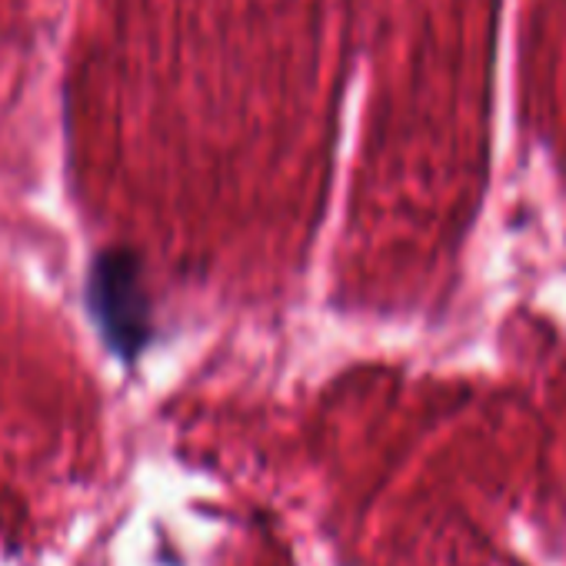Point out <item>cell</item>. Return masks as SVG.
<instances>
[{"instance_id": "6da1fadb", "label": "cell", "mask_w": 566, "mask_h": 566, "mask_svg": "<svg viewBox=\"0 0 566 566\" xmlns=\"http://www.w3.org/2000/svg\"><path fill=\"white\" fill-rule=\"evenodd\" d=\"M87 307L117 360L134 364L147 350L154 337V314L144 287V266L134 250L107 247L91 260Z\"/></svg>"}]
</instances>
